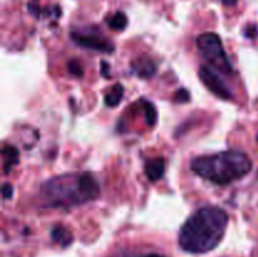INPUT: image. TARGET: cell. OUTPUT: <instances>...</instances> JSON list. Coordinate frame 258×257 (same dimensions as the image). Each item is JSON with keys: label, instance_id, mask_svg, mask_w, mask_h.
Returning <instances> with one entry per match:
<instances>
[{"label": "cell", "instance_id": "obj_7", "mask_svg": "<svg viewBox=\"0 0 258 257\" xmlns=\"http://www.w3.org/2000/svg\"><path fill=\"white\" fill-rule=\"evenodd\" d=\"M131 71L141 78H150L156 73V65L151 58L139 57L131 62Z\"/></svg>", "mask_w": 258, "mask_h": 257}, {"label": "cell", "instance_id": "obj_18", "mask_svg": "<svg viewBox=\"0 0 258 257\" xmlns=\"http://www.w3.org/2000/svg\"><path fill=\"white\" fill-rule=\"evenodd\" d=\"M108 71H110V66H108V63L106 60H102L101 62V75L105 76V77H108L110 76Z\"/></svg>", "mask_w": 258, "mask_h": 257}, {"label": "cell", "instance_id": "obj_20", "mask_svg": "<svg viewBox=\"0 0 258 257\" xmlns=\"http://www.w3.org/2000/svg\"><path fill=\"white\" fill-rule=\"evenodd\" d=\"M143 257H165V256H163V254H158V253H150V254H146V256H143Z\"/></svg>", "mask_w": 258, "mask_h": 257}, {"label": "cell", "instance_id": "obj_5", "mask_svg": "<svg viewBox=\"0 0 258 257\" xmlns=\"http://www.w3.org/2000/svg\"><path fill=\"white\" fill-rule=\"evenodd\" d=\"M199 77H201L203 85L213 95H216L217 97L222 98V100H231V98H233V92H232L231 87L219 76L216 68L209 67V66H202L199 68Z\"/></svg>", "mask_w": 258, "mask_h": 257}, {"label": "cell", "instance_id": "obj_17", "mask_svg": "<svg viewBox=\"0 0 258 257\" xmlns=\"http://www.w3.org/2000/svg\"><path fill=\"white\" fill-rule=\"evenodd\" d=\"M244 35H246L247 38H256L257 37V27L256 25H251V27L247 28L246 30H244Z\"/></svg>", "mask_w": 258, "mask_h": 257}, {"label": "cell", "instance_id": "obj_21", "mask_svg": "<svg viewBox=\"0 0 258 257\" xmlns=\"http://www.w3.org/2000/svg\"><path fill=\"white\" fill-rule=\"evenodd\" d=\"M257 176H258V171H257Z\"/></svg>", "mask_w": 258, "mask_h": 257}, {"label": "cell", "instance_id": "obj_6", "mask_svg": "<svg viewBox=\"0 0 258 257\" xmlns=\"http://www.w3.org/2000/svg\"><path fill=\"white\" fill-rule=\"evenodd\" d=\"M71 38H72L76 44L81 45L86 49H92L101 53H112L115 50L113 43L110 42L106 37L97 34V33L72 32L71 33Z\"/></svg>", "mask_w": 258, "mask_h": 257}, {"label": "cell", "instance_id": "obj_16", "mask_svg": "<svg viewBox=\"0 0 258 257\" xmlns=\"http://www.w3.org/2000/svg\"><path fill=\"white\" fill-rule=\"evenodd\" d=\"M3 198L4 199H10L13 197V186L10 184H4L3 185Z\"/></svg>", "mask_w": 258, "mask_h": 257}, {"label": "cell", "instance_id": "obj_15", "mask_svg": "<svg viewBox=\"0 0 258 257\" xmlns=\"http://www.w3.org/2000/svg\"><path fill=\"white\" fill-rule=\"evenodd\" d=\"M174 98H175L176 102H189V100H190V93L185 88H180V90L175 92Z\"/></svg>", "mask_w": 258, "mask_h": 257}, {"label": "cell", "instance_id": "obj_12", "mask_svg": "<svg viewBox=\"0 0 258 257\" xmlns=\"http://www.w3.org/2000/svg\"><path fill=\"white\" fill-rule=\"evenodd\" d=\"M127 17L125 13L117 12L108 19V27L112 30H123L127 27Z\"/></svg>", "mask_w": 258, "mask_h": 257}, {"label": "cell", "instance_id": "obj_3", "mask_svg": "<svg viewBox=\"0 0 258 257\" xmlns=\"http://www.w3.org/2000/svg\"><path fill=\"white\" fill-rule=\"evenodd\" d=\"M43 193L52 206L72 207L97 198L100 186L90 173H82L76 178L67 175L47 181Z\"/></svg>", "mask_w": 258, "mask_h": 257}, {"label": "cell", "instance_id": "obj_4", "mask_svg": "<svg viewBox=\"0 0 258 257\" xmlns=\"http://www.w3.org/2000/svg\"><path fill=\"white\" fill-rule=\"evenodd\" d=\"M197 47L206 60L211 63L212 67L223 73L233 72V66L227 57L218 34L211 32L203 33L197 38Z\"/></svg>", "mask_w": 258, "mask_h": 257}, {"label": "cell", "instance_id": "obj_19", "mask_svg": "<svg viewBox=\"0 0 258 257\" xmlns=\"http://www.w3.org/2000/svg\"><path fill=\"white\" fill-rule=\"evenodd\" d=\"M224 5H234L238 0H222Z\"/></svg>", "mask_w": 258, "mask_h": 257}, {"label": "cell", "instance_id": "obj_2", "mask_svg": "<svg viewBox=\"0 0 258 257\" xmlns=\"http://www.w3.org/2000/svg\"><path fill=\"white\" fill-rule=\"evenodd\" d=\"M190 168L197 175L218 185L242 179L251 171L252 161L247 154L237 150H227L213 155L196 158Z\"/></svg>", "mask_w": 258, "mask_h": 257}, {"label": "cell", "instance_id": "obj_9", "mask_svg": "<svg viewBox=\"0 0 258 257\" xmlns=\"http://www.w3.org/2000/svg\"><path fill=\"white\" fill-rule=\"evenodd\" d=\"M4 156V174H9V171L19 163V151L14 146H5L3 149Z\"/></svg>", "mask_w": 258, "mask_h": 257}, {"label": "cell", "instance_id": "obj_13", "mask_svg": "<svg viewBox=\"0 0 258 257\" xmlns=\"http://www.w3.org/2000/svg\"><path fill=\"white\" fill-rule=\"evenodd\" d=\"M141 105H143L144 113H145V121L149 126H155L156 121H158V112H156L155 106L153 105L149 101H141Z\"/></svg>", "mask_w": 258, "mask_h": 257}, {"label": "cell", "instance_id": "obj_10", "mask_svg": "<svg viewBox=\"0 0 258 257\" xmlns=\"http://www.w3.org/2000/svg\"><path fill=\"white\" fill-rule=\"evenodd\" d=\"M50 236L55 243L60 244L62 247H67L72 243V233L63 226H55L50 232Z\"/></svg>", "mask_w": 258, "mask_h": 257}, {"label": "cell", "instance_id": "obj_14", "mask_svg": "<svg viewBox=\"0 0 258 257\" xmlns=\"http://www.w3.org/2000/svg\"><path fill=\"white\" fill-rule=\"evenodd\" d=\"M67 67H68V72H70L72 76H75V77H78V78L83 77V68H82V66L80 65V62H78V60H76V59L70 60L67 65Z\"/></svg>", "mask_w": 258, "mask_h": 257}, {"label": "cell", "instance_id": "obj_1", "mask_svg": "<svg viewBox=\"0 0 258 257\" xmlns=\"http://www.w3.org/2000/svg\"><path fill=\"white\" fill-rule=\"evenodd\" d=\"M228 214L217 207L198 209L183 224L179 246L189 253H207L223 239L228 226Z\"/></svg>", "mask_w": 258, "mask_h": 257}, {"label": "cell", "instance_id": "obj_11", "mask_svg": "<svg viewBox=\"0 0 258 257\" xmlns=\"http://www.w3.org/2000/svg\"><path fill=\"white\" fill-rule=\"evenodd\" d=\"M123 92H125V88L122 85L117 83L112 87V90L106 95L105 97V103L110 107H116V106L120 105L121 100L123 97Z\"/></svg>", "mask_w": 258, "mask_h": 257}, {"label": "cell", "instance_id": "obj_8", "mask_svg": "<svg viewBox=\"0 0 258 257\" xmlns=\"http://www.w3.org/2000/svg\"><path fill=\"white\" fill-rule=\"evenodd\" d=\"M165 173V161L163 158H155L145 164V174L151 181H158Z\"/></svg>", "mask_w": 258, "mask_h": 257}]
</instances>
